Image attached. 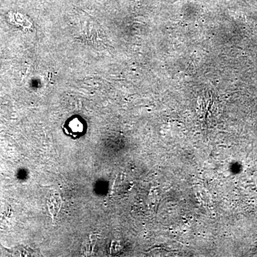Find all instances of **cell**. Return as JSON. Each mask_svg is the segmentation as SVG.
Here are the masks:
<instances>
[{
  "mask_svg": "<svg viewBox=\"0 0 257 257\" xmlns=\"http://www.w3.org/2000/svg\"><path fill=\"white\" fill-rule=\"evenodd\" d=\"M64 128L65 133L74 139L80 138L86 130L84 123L78 117H74L67 121Z\"/></svg>",
  "mask_w": 257,
  "mask_h": 257,
  "instance_id": "cell-1",
  "label": "cell"
}]
</instances>
